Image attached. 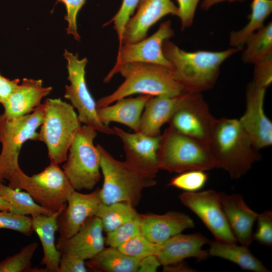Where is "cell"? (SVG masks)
I'll list each match as a JSON object with an SVG mask.
<instances>
[{"label": "cell", "instance_id": "1", "mask_svg": "<svg viewBox=\"0 0 272 272\" xmlns=\"http://www.w3.org/2000/svg\"><path fill=\"white\" fill-rule=\"evenodd\" d=\"M162 49L165 57L172 65L175 79L184 91L201 93L214 87L222 63L243 48L232 47L220 51L188 52L166 40Z\"/></svg>", "mask_w": 272, "mask_h": 272}, {"label": "cell", "instance_id": "2", "mask_svg": "<svg viewBox=\"0 0 272 272\" xmlns=\"http://www.w3.org/2000/svg\"><path fill=\"white\" fill-rule=\"evenodd\" d=\"M209 146L216 168L223 169L233 179L244 175L261 158L237 119H215Z\"/></svg>", "mask_w": 272, "mask_h": 272}, {"label": "cell", "instance_id": "3", "mask_svg": "<svg viewBox=\"0 0 272 272\" xmlns=\"http://www.w3.org/2000/svg\"><path fill=\"white\" fill-rule=\"evenodd\" d=\"M118 73L125 79L124 82L112 93L99 99L96 108L134 94L174 97L186 92L175 79L173 71L163 65L129 63L121 66Z\"/></svg>", "mask_w": 272, "mask_h": 272}, {"label": "cell", "instance_id": "4", "mask_svg": "<svg viewBox=\"0 0 272 272\" xmlns=\"http://www.w3.org/2000/svg\"><path fill=\"white\" fill-rule=\"evenodd\" d=\"M100 156V169L103 183L100 188L102 203L110 205L126 202L134 207L139 203L143 190L154 186L155 179L147 177L130 167L127 163L115 159L102 146H96Z\"/></svg>", "mask_w": 272, "mask_h": 272}, {"label": "cell", "instance_id": "5", "mask_svg": "<svg viewBox=\"0 0 272 272\" xmlns=\"http://www.w3.org/2000/svg\"><path fill=\"white\" fill-rule=\"evenodd\" d=\"M43 105V119L37 141L46 146L50 162L59 165L66 161L81 122L73 106L60 98H47Z\"/></svg>", "mask_w": 272, "mask_h": 272}, {"label": "cell", "instance_id": "6", "mask_svg": "<svg viewBox=\"0 0 272 272\" xmlns=\"http://www.w3.org/2000/svg\"><path fill=\"white\" fill-rule=\"evenodd\" d=\"M159 168L178 173L192 170L206 171L216 168V163L208 145L169 126L161 134Z\"/></svg>", "mask_w": 272, "mask_h": 272}, {"label": "cell", "instance_id": "7", "mask_svg": "<svg viewBox=\"0 0 272 272\" xmlns=\"http://www.w3.org/2000/svg\"><path fill=\"white\" fill-rule=\"evenodd\" d=\"M8 180L9 187L25 190L36 203L53 213L65 208L75 190L59 164L52 162L42 171L31 176L20 168Z\"/></svg>", "mask_w": 272, "mask_h": 272}, {"label": "cell", "instance_id": "8", "mask_svg": "<svg viewBox=\"0 0 272 272\" xmlns=\"http://www.w3.org/2000/svg\"><path fill=\"white\" fill-rule=\"evenodd\" d=\"M97 131L84 125L76 133L62 170L77 191L92 190L101 178L100 156L94 140Z\"/></svg>", "mask_w": 272, "mask_h": 272}, {"label": "cell", "instance_id": "9", "mask_svg": "<svg viewBox=\"0 0 272 272\" xmlns=\"http://www.w3.org/2000/svg\"><path fill=\"white\" fill-rule=\"evenodd\" d=\"M43 114V103L31 113L17 118L9 119L0 114V176L3 180H8L20 168L19 156L24 143L37 141V129L42 123Z\"/></svg>", "mask_w": 272, "mask_h": 272}, {"label": "cell", "instance_id": "10", "mask_svg": "<svg viewBox=\"0 0 272 272\" xmlns=\"http://www.w3.org/2000/svg\"><path fill=\"white\" fill-rule=\"evenodd\" d=\"M63 56L67 61V79L69 85L65 86L64 98L70 100L71 105L78 111L80 122L92 127L97 131L106 134H115L114 130L103 124L99 120L95 101L90 93L85 79L86 58H79L76 54L65 50Z\"/></svg>", "mask_w": 272, "mask_h": 272}, {"label": "cell", "instance_id": "11", "mask_svg": "<svg viewBox=\"0 0 272 272\" xmlns=\"http://www.w3.org/2000/svg\"><path fill=\"white\" fill-rule=\"evenodd\" d=\"M174 35L170 20L162 23L153 35L139 42L123 44L119 46L115 63L104 79L108 83L113 76L118 73L123 65L133 62L157 64L166 66L172 71L171 62L165 57L162 49L164 42Z\"/></svg>", "mask_w": 272, "mask_h": 272}, {"label": "cell", "instance_id": "12", "mask_svg": "<svg viewBox=\"0 0 272 272\" xmlns=\"http://www.w3.org/2000/svg\"><path fill=\"white\" fill-rule=\"evenodd\" d=\"M215 119L201 93L187 92L168 123L178 132L209 145Z\"/></svg>", "mask_w": 272, "mask_h": 272}, {"label": "cell", "instance_id": "13", "mask_svg": "<svg viewBox=\"0 0 272 272\" xmlns=\"http://www.w3.org/2000/svg\"><path fill=\"white\" fill-rule=\"evenodd\" d=\"M179 198L201 220L215 240L237 243L222 209L218 192L210 189L196 192L185 191L179 195Z\"/></svg>", "mask_w": 272, "mask_h": 272}, {"label": "cell", "instance_id": "14", "mask_svg": "<svg viewBox=\"0 0 272 272\" xmlns=\"http://www.w3.org/2000/svg\"><path fill=\"white\" fill-rule=\"evenodd\" d=\"M115 135L121 140L125 162L141 174L155 179L159 171V150L161 134L150 136L141 132L129 133L114 126Z\"/></svg>", "mask_w": 272, "mask_h": 272}, {"label": "cell", "instance_id": "15", "mask_svg": "<svg viewBox=\"0 0 272 272\" xmlns=\"http://www.w3.org/2000/svg\"><path fill=\"white\" fill-rule=\"evenodd\" d=\"M266 89L253 82L246 87V110L239 119L258 151L272 144V122L265 114L263 103Z\"/></svg>", "mask_w": 272, "mask_h": 272}, {"label": "cell", "instance_id": "16", "mask_svg": "<svg viewBox=\"0 0 272 272\" xmlns=\"http://www.w3.org/2000/svg\"><path fill=\"white\" fill-rule=\"evenodd\" d=\"M67 203L57 218V232L60 238L72 237L89 219L96 216L102 203L100 188L87 194L75 190L69 197Z\"/></svg>", "mask_w": 272, "mask_h": 272}, {"label": "cell", "instance_id": "17", "mask_svg": "<svg viewBox=\"0 0 272 272\" xmlns=\"http://www.w3.org/2000/svg\"><path fill=\"white\" fill-rule=\"evenodd\" d=\"M137 7L136 14L129 18L125 26L121 45L146 38L150 28L163 17L178 16L179 14L178 7L171 0H140Z\"/></svg>", "mask_w": 272, "mask_h": 272}, {"label": "cell", "instance_id": "18", "mask_svg": "<svg viewBox=\"0 0 272 272\" xmlns=\"http://www.w3.org/2000/svg\"><path fill=\"white\" fill-rule=\"evenodd\" d=\"M103 232L101 220L97 216H93L72 237H58L56 248L61 254H71L85 260L90 259L105 248Z\"/></svg>", "mask_w": 272, "mask_h": 272}, {"label": "cell", "instance_id": "19", "mask_svg": "<svg viewBox=\"0 0 272 272\" xmlns=\"http://www.w3.org/2000/svg\"><path fill=\"white\" fill-rule=\"evenodd\" d=\"M218 193L222 209L237 241L248 247L254 240L253 226L258 214L248 207L241 194Z\"/></svg>", "mask_w": 272, "mask_h": 272}, {"label": "cell", "instance_id": "20", "mask_svg": "<svg viewBox=\"0 0 272 272\" xmlns=\"http://www.w3.org/2000/svg\"><path fill=\"white\" fill-rule=\"evenodd\" d=\"M141 233L150 241L161 244L172 236L194 227L192 219L184 213L171 211L163 215L140 214Z\"/></svg>", "mask_w": 272, "mask_h": 272}, {"label": "cell", "instance_id": "21", "mask_svg": "<svg viewBox=\"0 0 272 272\" xmlns=\"http://www.w3.org/2000/svg\"><path fill=\"white\" fill-rule=\"evenodd\" d=\"M209 240L202 234L196 233L175 235L160 244L159 251L157 255L163 266L184 260L189 257H194L198 261L205 260L209 255L202 246L209 244Z\"/></svg>", "mask_w": 272, "mask_h": 272}, {"label": "cell", "instance_id": "22", "mask_svg": "<svg viewBox=\"0 0 272 272\" xmlns=\"http://www.w3.org/2000/svg\"><path fill=\"white\" fill-rule=\"evenodd\" d=\"M39 80L24 78L2 105L8 118H17L33 112L41 104V100L52 91Z\"/></svg>", "mask_w": 272, "mask_h": 272}, {"label": "cell", "instance_id": "23", "mask_svg": "<svg viewBox=\"0 0 272 272\" xmlns=\"http://www.w3.org/2000/svg\"><path fill=\"white\" fill-rule=\"evenodd\" d=\"M187 93L174 97L152 96L142 113L139 132L150 136L160 135L161 128L165 123H168Z\"/></svg>", "mask_w": 272, "mask_h": 272}, {"label": "cell", "instance_id": "24", "mask_svg": "<svg viewBox=\"0 0 272 272\" xmlns=\"http://www.w3.org/2000/svg\"><path fill=\"white\" fill-rule=\"evenodd\" d=\"M152 96L143 95L135 98H123L113 105L97 108L100 121L109 126L116 122L128 126L134 132H139L140 123L145 106Z\"/></svg>", "mask_w": 272, "mask_h": 272}, {"label": "cell", "instance_id": "25", "mask_svg": "<svg viewBox=\"0 0 272 272\" xmlns=\"http://www.w3.org/2000/svg\"><path fill=\"white\" fill-rule=\"evenodd\" d=\"M64 209L50 215L31 216L33 231L38 235L43 251L41 264L44 265L45 272H57L60 252L55 243V232L57 231V218Z\"/></svg>", "mask_w": 272, "mask_h": 272}, {"label": "cell", "instance_id": "26", "mask_svg": "<svg viewBox=\"0 0 272 272\" xmlns=\"http://www.w3.org/2000/svg\"><path fill=\"white\" fill-rule=\"evenodd\" d=\"M209 255L230 261L244 270L255 272H269L261 261L254 256L248 247L236 243L214 241L210 242Z\"/></svg>", "mask_w": 272, "mask_h": 272}, {"label": "cell", "instance_id": "27", "mask_svg": "<svg viewBox=\"0 0 272 272\" xmlns=\"http://www.w3.org/2000/svg\"><path fill=\"white\" fill-rule=\"evenodd\" d=\"M140 259L127 255L117 248H104L86 265L89 267L101 271L135 272L138 271Z\"/></svg>", "mask_w": 272, "mask_h": 272}, {"label": "cell", "instance_id": "28", "mask_svg": "<svg viewBox=\"0 0 272 272\" xmlns=\"http://www.w3.org/2000/svg\"><path fill=\"white\" fill-rule=\"evenodd\" d=\"M272 12L271 0H252L248 23L242 29L230 33L229 44L233 47L243 48L247 38L264 26Z\"/></svg>", "mask_w": 272, "mask_h": 272}, {"label": "cell", "instance_id": "29", "mask_svg": "<svg viewBox=\"0 0 272 272\" xmlns=\"http://www.w3.org/2000/svg\"><path fill=\"white\" fill-rule=\"evenodd\" d=\"M246 49L243 51L242 61L255 64L272 56V23L269 22L246 40Z\"/></svg>", "mask_w": 272, "mask_h": 272}, {"label": "cell", "instance_id": "30", "mask_svg": "<svg viewBox=\"0 0 272 272\" xmlns=\"http://www.w3.org/2000/svg\"><path fill=\"white\" fill-rule=\"evenodd\" d=\"M139 215L130 203L116 202L110 205L102 203L96 216L101 220L103 231L107 233Z\"/></svg>", "mask_w": 272, "mask_h": 272}, {"label": "cell", "instance_id": "31", "mask_svg": "<svg viewBox=\"0 0 272 272\" xmlns=\"http://www.w3.org/2000/svg\"><path fill=\"white\" fill-rule=\"evenodd\" d=\"M0 196L12 206L17 214L34 216L54 213L36 203L28 192L11 188L2 182H0Z\"/></svg>", "mask_w": 272, "mask_h": 272}, {"label": "cell", "instance_id": "32", "mask_svg": "<svg viewBox=\"0 0 272 272\" xmlns=\"http://www.w3.org/2000/svg\"><path fill=\"white\" fill-rule=\"evenodd\" d=\"M38 247L36 242L21 248L17 253L0 261V272H34L31 260Z\"/></svg>", "mask_w": 272, "mask_h": 272}, {"label": "cell", "instance_id": "33", "mask_svg": "<svg viewBox=\"0 0 272 272\" xmlns=\"http://www.w3.org/2000/svg\"><path fill=\"white\" fill-rule=\"evenodd\" d=\"M122 253L139 259L149 255H157L160 244L150 241L141 233L117 247Z\"/></svg>", "mask_w": 272, "mask_h": 272}, {"label": "cell", "instance_id": "34", "mask_svg": "<svg viewBox=\"0 0 272 272\" xmlns=\"http://www.w3.org/2000/svg\"><path fill=\"white\" fill-rule=\"evenodd\" d=\"M209 176L205 171L192 170L184 171L173 178L168 184L185 192H196L206 185Z\"/></svg>", "mask_w": 272, "mask_h": 272}, {"label": "cell", "instance_id": "35", "mask_svg": "<svg viewBox=\"0 0 272 272\" xmlns=\"http://www.w3.org/2000/svg\"><path fill=\"white\" fill-rule=\"evenodd\" d=\"M141 217L139 216L121 225L107 233L105 244L117 248L132 237L141 233Z\"/></svg>", "mask_w": 272, "mask_h": 272}, {"label": "cell", "instance_id": "36", "mask_svg": "<svg viewBox=\"0 0 272 272\" xmlns=\"http://www.w3.org/2000/svg\"><path fill=\"white\" fill-rule=\"evenodd\" d=\"M0 229L14 230L27 236L34 232L31 216L6 211H0Z\"/></svg>", "mask_w": 272, "mask_h": 272}, {"label": "cell", "instance_id": "37", "mask_svg": "<svg viewBox=\"0 0 272 272\" xmlns=\"http://www.w3.org/2000/svg\"><path fill=\"white\" fill-rule=\"evenodd\" d=\"M140 0H123L121 7L114 17L106 25L111 23L114 24L113 28L115 30L119 40V45H121L123 34L125 26L133 14Z\"/></svg>", "mask_w": 272, "mask_h": 272}, {"label": "cell", "instance_id": "38", "mask_svg": "<svg viewBox=\"0 0 272 272\" xmlns=\"http://www.w3.org/2000/svg\"><path fill=\"white\" fill-rule=\"evenodd\" d=\"M257 229L253 234V238L260 244L272 246V212L265 210L258 214L257 218Z\"/></svg>", "mask_w": 272, "mask_h": 272}, {"label": "cell", "instance_id": "39", "mask_svg": "<svg viewBox=\"0 0 272 272\" xmlns=\"http://www.w3.org/2000/svg\"><path fill=\"white\" fill-rule=\"evenodd\" d=\"M86 1V0H56V3H63L66 8V13L64 19L68 24L66 29L67 34L72 35L78 41H80L81 37L78 32L77 15Z\"/></svg>", "mask_w": 272, "mask_h": 272}, {"label": "cell", "instance_id": "40", "mask_svg": "<svg viewBox=\"0 0 272 272\" xmlns=\"http://www.w3.org/2000/svg\"><path fill=\"white\" fill-rule=\"evenodd\" d=\"M252 82L257 86L266 88L272 82V56L254 64Z\"/></svg>", "mask_w": 272, "mask_h": 272}, {"label": "cell", "instance_id": "41", "mask_svg": "<svg viewBox=\"0 0 272 272\" xmlns=\"http://www.w3.org/2000/svg\"><path fill=\"white\" fill-rule=\"evenodd\" d=\"M199 1L177 0L179 10L178 17L180 19L182 30L191 25Z\"/></svg>", "mask_w": 272, "mask_h": 272}, {"label": "cell", "instance_id": "42", "mask_svg": "<svg viewBox=\"0 0 272 272\" xmlns=\"http://www.w3.org/2000/svg\"><path fill=\"white\" fill-rule=\"evenodd\" d=\"M85 260L71 254L61 255L57 272H86Z\"/></svg>", "mask_w": 272, "mask_h": 272}, {"label": "cell", "instance_id": "43", "mask_svg": "<svg viewBox=\"0 0 272 272\" xmlns=\"http://www.w3.org/2000/svg\"><path fill=\"white\" fill-rule=\"evenodd\" d=\"M19 79L10 80L0 73V105H2L19 84Z\"/></svg>", "mask_w": 272, "mask_h": 272}, {"label": "cell", "instance_id": "44", "mask_svg": "<svg viewBox=\"0 0 272 272\" xmlns=\"http://www.w3.org/2000/svg\"><path fill=\"white\" fill-rule=\"evenodd\" d=\"M161 263L155 255H149L140 259L138 271H157Z\"/></svg>", "mask_w": 272, "mask_h": 272}, {"label": "cell", "instance_id": "45", "mask_svg": "<svg viewBox=\"0 0 272 272\" xmlns=\"http://www.w3.org/2000/svg\"><path fill=\"white\" fill-rule=\"evenodd\" d=\"M163 271L172 272H194L197 270L190 267V266L183 261L173 263L163 266Z\"/></svg>", "mask_w": 272, "mask_h": 272}, {"label": "cell", "instance_id": "46", "mask_svg": "<svg viewBox=\"0 0 272 272\" xmlns=\"http://www.w3.org/2000/svg\"><path fill=\"white\" fill-rule=\"evenodd\" d=\"M245 0H203L201 4L200 8L202 10L206 11L214 5L222 2L228 1L229 2H233L235 1L243 2Z\"/></svg>", "mask_w": 272, "mask_h": 272}, {"label": "cell", "instance_id": "47", "mask_svg": "<svg viewBox=\"0 0 272 272\" xmlns=\"http://www.w3.org/2000/svg\"><path fill=\"white\" fill-rule=\"evenodd\" d=\"M11 211L15 213L14 208L7 201L0 196V211Z\"/></svg>", "mask_w": 272, "mask_h": 272}, {"label": "cell", "instance_id": "48", "mask_svg": "<svg viewBox=\"0 0 272 272\" xmlns=\"http://www.w3.org/2000/svg\"><path fill=\"white\" fill-rule=\"evenodd\" d=\"M3 180L2 179V178L0 176V182H3Z\"/></svg>", "mask_w": 272, "mask_h": 272}]
</instances>
